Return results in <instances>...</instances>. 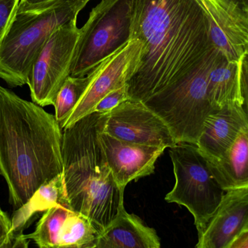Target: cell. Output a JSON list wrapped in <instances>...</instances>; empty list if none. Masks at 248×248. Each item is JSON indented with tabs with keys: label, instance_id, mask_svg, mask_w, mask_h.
Returning a JSON list of instances; mask_svg holds the SVG:
<instances>
[{
	"label": "cell",
	"instance_id": "6da1fadb",
	"mask_svg": "<svg viewBox=\"0 0 248 248\" xmlns=\"http://www.w3.org/2000/svg\"><path fill=\"white\" fill-rule=\"evenodd\" d=\"M131 39L142 44L127 82L129 100L144 102L195 68L214 48L198 0H133Z\"/></svg>",
	"mask_w": 248,
	"mask_h": 248
},
{
	"label": "cell",
	"instance_id": "7a4b0ae2",
	"mask_svg": "<svg viewBox=\"0 0 248 248\" xmlns=\"http://www.w3.org/2000/svg\"><path fill=\"white\" fill-rule=\"evenodd\" d=\"M62 140L55 115L0 86V170L15 211L62 173Z\"/></svg>",
	"mask_w": 248,
	"mask_h": 248
},
{
	"label": "cell",
	"instance_id": "3957f363",
	"mask_svg": "<svg viewBox=\"0 0 248 248\" xmlns=\"http://www.w3.org/2000/svg\"><path fill=\"white\" fill-rule=\"evenodd\" d=\"M107 113L93 112L62 130V178L67 200L99 231L124 208V190L116 183L99 141Z\"/></svg>",
	"mask_w": 248,
	"mask_h": 248
},
{
	"label": "cell",
	"instance_id": "277c9868",
	"mask_svg": "<svg viewBox=\"0 0 248 248\" xmlns=\"http://www.w3.org/2000/svg\"><path fill=\"white\" fill-rule=\"evenodd\" d=\"M81 10L79 0L17 8L0 43V78L11 87L27 84L32 65L52 33Z\"/></svg>",
	"mask_w": 248,
	"mask_h": 248
},
{
	"label": "cell",
	"instance_id": "5b68a950",
	"mask_svg": "<svg viewBox=\"0 0 248 248\" xmlns=\"http://www.w3.org/2000/svg\"><path fill=\"white\" fill-rule=\"evenodd\" d=\"M218 51L211 48L186 75L144 101L167 124L177 144L196 145L205 119L217 112L208 97V79Z\"/></svg>",
	"mask_w": 248,
	"mask_h": 248
},
{
	"label": "cell",
	"instance_id": "8992f818",
	"mask_svg": "<svg viewBox=\"0 0 248 248\" xmlns=\"http://www.w3.org/2000/svg\"><path fill=\"white\" fill-rule=\"evenodd\" d=\"M169 152L176 182L165 199L187 208L201 237L226 192L216 180L209 161L198 146L178 143L169 148Z\"/></svg>",
	"mask_w": 248,
	"mask_h": 248
},
{
	"label": "cell",
	"instance_id": "52a82bcc",
	"mask_svg": "<svg viewBox=\"0 0 248 248\" xmlns=\"http://www.w3.org/2000/svg\"><path fill=\"white\" fill-rule=\"evenodd\" d=\"M133 0H101L90 12L77 42L72 77H84L131 40Z\"/></svg>",
	"mask_w": 248,
	"mask_h": 248
},
{
	"label": "cell",
	"instance_id": "ba28073f",
	"mask_svg": "<svg viewBox=\"0 0 248 248\" xmlns=\"http://www.w3.org/2000/svg\"><path fill=\"white\" fill-rule=\"evenodd\" d=\"M80 32L75 17L54 32L39 52L28 78L33 103L42 107L55 103L60 89L71 76Z\"/></svg>",
	"mask_w": 248,
	"mask_h": 248
},
{
	"label": "cell",
	"instance_id": "9c48e42d",
	"mask_svg": "<svg viewBox=\"0 0 248 248\" xmlns=\"http://www.w3.org/2000/svg\"><path fill=\"white\" fill-rule=\"evenodd\" d=\"M142 44L131 39L119 50L96 66L95 74L62 130L72 126L80 119L93 113L98 102L113 90L126 84L140 66Z\"/></svg>",
	"mask_w": 248,
	"mask_h": 248
},
{
	"label": "cell",
	"instance_id": "30bf717a",
	"mask_svg": "<svg viewBox=\"0 0 248 248\" xmlns=\"http://www.w3.org/2000/svg\"><path fill=\"white\" fill-rule=\"evenodd\" d=\"M103 132L127 142L170 148L177 144L167 124L144 102L127 100L107 113Z\"/></svg>",
	"mask_w": 248,
	"mask_h": 248
},
{
	"label": "cell",
	"instance_id": "8fae6325",
	"mask_svg": "<svg viewBox=\"0 0 248 248\" xmlns=\"http://www.w3.org/2000/svg\"><path fill=\"white\" fill-rule=\"evenodd\" d=\"M100 232L69 204H58L44 212L35 231L24 237L41 248H94Z\"/></svg>",
	"mask_w": 248,
	"mask_h": 248
},
{
	"label": "cell",
	"instance_id": "7c38bea8",
	"mask_svg": "<svg viewBox=\"0 0 248 248\" xmlns=\"http://www.w3.org/2000/svg\"><path fill=\"white\" fill-rule=\"evenodd\" d=\"M208 19L213 46L229 61L248 56V13L240 0H198Z\"/></svg>",
	"mask_w": 248,
	"mask_h": 248
},
{
	"label": "cell",
	"instance_id": "4fadbf2b",
	"mask_svg": "<svg viewBox=\"0 0 248 248\" xmlns=\"http://www.w3.org/2000/svg\"><path fill=\"white\" fill-rule=\"evenodd\" d=\"M103 126L98 132L99 141L113 177L121 188L125 189L129 182L154 173L156 161L166 149L118 139L103 132Z\"/></svg>",
	"mask_w": 248,
	"mask_h": 248
},
{
	"label": "cell",
	"instance_id": "5bb4252c",
	"mask_svg": "<svg viewBox=\"0 0 248 248\" xmlns=\"http://www.w3.org/2000/svg\"><path fill=\"white\" fill-rule=\"evenodd\" d=\"M248 230V192L228 191L223 197L208 226L198 237L197 248H230Z\"/></svg>",
	"mask_w": 248,
	"mask_h": 248
},
{
	"label": "cell",
	"instance_id": "9a60e30c",
	"mask_svg": "<svg viewBox=\"0 0 248 248\" xmlns=\"http://www.w3.org/2000/svg\"><path fill=\"white\" fill-rule=\"evenodd\" d=\"M248 125V115L243 105L224 106L206 118L196 145L208 161H217Z\"/></svg>",
	"mask_w": 248,
	"mask_h": 248
},
{
	"label": "cell",
	"instance_id": "2e32d148",
	"mask_svg": "<svg viewBox=\"0 0 248 248\" xmlns=\"http://www.w3.org/2000/svg\"><path fill=\"white\" fill-rule=\"evenodd\" d=\"M155 229L147 227L125 208L99 234L94 248H160Z\"/></svg>",
	"mask_w": 248,
	"mask_h": 248
},
{
	"label": "cell",
	"instance_id": "e0dca14e",
	"mask_svg": "<svg viewBox=\"0 0 248 248\" xmlns=\"http://www.w3.org/2000/svg\"><path fill=\"white\" fill-rule=\"evenodd\" d=\"M58 204H68L62 173L42 185L24 205L14 211L10 230L11 248H28L29 240L25 239V229L29 226L36 214L45 212Z\"/></svg>",
	"mask_w": 248,
	"mask_h": 248
},
{
	"label": "cell",
	"instance_id": "ac0fdd59",
	"mask_svg": "<svg viewBox=\"0 0 248 248\" xmlns=\"http://www.w3.org/2000/svg\"><path fill=\"white\" fill-rule=\"evenodd\" d=\"M243 61H229L220 51L217 52L208 79V97L215 110L228 105L244 104L241 88Z\"/></svg>",
	"mask_w": 248,
	"mask_h": 248
},
{
	"label": "cell",
	"instance_id": "d6986e66",
	"mask_svg": "<svg viewBox=\"0 0 248 248\" xmlns=\"http://www.w3.org/2000/svg\"><path fill=\"white\" fill-rule=\"evenodd\" d=\"M209 163L216 180L225 192H248V125L222 157Z\"/></svg>",
	"mask_w": 248,
	"mask_h": 248
},
{
	"label": "cell",
	"instance_id": "ffe728a7",
	"mask_svg": "<svg viewBox=\"0 0 248 248\" xmlns=\"http://www.w3.org/2000/svg\"><path fill=\"white\" fill-rule=\"evenodd\" d=\"M95 71L96 67L84 77L70 76L60 89L53 105L55 106V116L59 122L60 126L72 113L94 77Z\"/></svg>",
	"mask_w": 248,
	"mask_h": 248
},
{
	"label": "cell",
	"instance_id": "44dd1931",
	"mask_svg": "<svg viewBox=\"0 0 248 248\" xmlns=\"http://www.w3.org/2000/svg\"><path fill=\"white\" fill-rule=\"evenodd\" d=\"M129 100L127 85L122 86L106 95L98 102L93 112L108 113L125 100Z\"/></svg>",
	"mask_w": 248,
	"mask_h": 248
},
{
	"label": "cell",
	"instance_id": "7402d4cb",
	"mask_svg": "<svg viewBox=\"0 0 248 248\" xmlns=\"http://www.w3.org/2000/svg\"><path fill=\"white\" fill-rule=\"evenodd\" d=\"M20 0H0V43L17 11Z\"/></svg>",
	"mask_w": 248,
	"mask_h": 248
},
{
	"label": "cell",
	"instance_id": "603a6c76",
	"mask_svg": "<svg viewBox=\"0 0 248 248\" xmlns=\"http://www.w3.org/2000/svg\"><path fill=\"white\" fill-rule=\"evenodd\" d=\"M11 219L0 208V248H11Z\"/></svg>",
	"mask_w": 248,
	"mask_h": 248
},
{
	"label": "cell",
	"instance_id": "cb8c5ba5",
	"mask_svg": "<svg viewBox=\"0 0 248 248\" xmlns=\"http://www.w3.org/2000/svg\"><path fill=\"white\" fill-rule=\"evenodd\" d=\"M242 95L244 99L245 109L248 115V56L245 57L243 61L241 73Z\"/></svg>",
	"mask_w": 248,
	"mask_h": 248
},
{
	"label": "cell",
	"instance_id": "d4e9b609",
	"mask_svg": "<svg viewBox=\"0 0 248 248\" xmlns=\"http://www.w3.org/2000/svg\"><path fill=\"white\" fill-rule=\"evenodd\" d=\"M56 0H20L19 3L18 9H28L32 7H39V6L45 5Z\"/></svg>",
	"mask_w": 248,
	"mask_h": 248
},
{
	"label": "cell",
	"instance_id": "484cf974",
	"mask_svg": "<svg viewBox=\"0 0 248 248\" xmlns=\"http://www.w3.org/2000/svg\"><path fill=\"white\" fill-rule=\"evenodd\" d=\"M230 248H248V230L243 231L230 245Z\"/></svg>",
	"mask_w": 248,
	"mask_h": 248
},
{
	"label": "cell",
	"instance_id": "4316f807",
	"mask_svg": "<svg viewBox=\"0 0 248 248\" xmlns=\"http://www.w3.org/2000/svg\"><path fill=\"white\" fill-rule=\"evenodd\" d=\"M90 0H79L80 4H81V8H84L87 3L90 1Z\"/></svg>",
	"mask_w": 248,
	"mask_h": 248
},
{
	"label": "cell",
	"instance_id": "83f0119b",
	"mask_svg": "<svg viewBox=\"0 0 248 248\" xmlns=\"http://www.w3.org/2000/svg\"><path fill=\"white\" fill-rule=\"evenodd\" d=\"M245 4H246V10H247V12L248 13V2H244Z\"/></svg>",
	"mask_w": 248,
	"mask_h": 248
},
{
	"label": "cell",
	"instance_id": "f1b7e54d",
	"mask_svg": "<svg viewBox=\"0 0 248 248\" xmlns=\"http://www.w3.org/2000/svg\"><path fill=\"white\" fill-rule=\"evenodd\" d=\"M0 175H1V170H0Z\"/></svg>",
	"mask_w": 248,
	"mask_h": 248
}]
</instances>
